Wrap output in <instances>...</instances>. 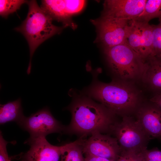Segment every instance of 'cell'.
<instances>
[{
	"mask_svg": "<svg viewBox=\"0 0 161 161\" xmlns=\"http://www.w3.org/2000/svg\"><path fill=\"white\" fill-rule=\"evenodd\" d=\"M67 109L72 114L69 125L65 126L64 132L75 134L85 137L96 132L111 129L113 123L112 114L101 104L90 98L81 97L75 99Z\"/></svg>",
	"mask_w": 161,
	"mask_h": 161,
	"instance_id": "6da1fadb",
	"label": "cell"
},
{
	"mask_svg": "<svg viewBox=\"0 0 161 161\" xmlns=\"http://www.w3.org/2000/svg\"><path fill=\"white\" fill-rule=\"evenodd\" d=\"M29 10L27 16L21 24L15 28L26 39L29 47L30 59L27 71L30 74L32 59L36 49L45 40L59 34L63 28L54 25L53 19L39 7L36 0L28 1Z\"/></svg>",
	"mask_w": 161,
	"mask_h": 161,
	"instance_id": "7a4b0ae2",
	"label": "cell"
},
{
	"mask_svg": "<svg viewBox=\"0 0 161 161\" xmlns=\"http://www.w3.org/2000/svg\"><path fill=\"white\" fill-rule=\"evenodd\" d=\"M88 93L113 114L130 111L135 108L138 102V94L134 88L120 82L108 83L96 82L89 89Z\"/></svg>",
	"mask_w": 161,
	"mask_h": 161,
	"instance_id": "3957f363",
	"label": "cell"
},
{
	"mask_svg": "<svg viewBox=\"0 0 161 161\" xmlns=\"http://www.w3.org/2000/svg\"><path fill=\"white\" fill-rule=\"evenodd\" d=\"M104 53L111 70L119 77L132 79L142 75L145 61L126 43L105 48Z\"/></svg>",
	"mask_w": 161,
	"mask_h": 161,
	"instance_id": "277c9868",
	"label": "cell"
},
{
	"mask_svg": "<svg viewBox=\"0 0 161 161\" xmlns=\"http://www.w3.org/2000/svg\"><path fill=\"white\" fill-rule=\"evenodd\" d=\"M111 130L118 142L121 154H140L147 149L150 138L137 120L124 117L121 122L114 123Z\"/></svg>",
	"mask_w": 161,
	"mask_h": 161,
	"instance_id": "5b68a950",
	"label": "cell"
},
{
	"mask_svg": "<svg viewBox=\"0 0 161 161\" xmlns=\"http://www.w3.org/2000/svg\"><path fill=\"white\" fill-rule=\"evenodd\" d=\"M145 61L155 56L152 25L135 19L129 21L126 43Z\"/></svg>",
	"mask_w": 161,
	"mask_h": 161,
	"instance_id": "8992f818",
	"label": "cell"
},
{
	"mask_svg": "<svg viewBox=\"0 0 161 161\" xmlns=\"http://www.w3.org/2000/svg\"><path fill=\"white\" fill-rule=\"evenodd\" d=\"M129 21L103 15L92 20L97 31L96 42H100L105 48L125 43Z\"/></svg>",
	"mask_w": 161,
	"mask_h": 161,
	"instance_id": "52a82bcc",
	"label": "cell"
},
{
	"mask_svg": "<svg viewBox=\"0 0 161 161\" xmlns=\"http://www.w3.org/2000/svg\"><path fill=\"white\" fill-rule=\"evenodd\" d=\"M30 134V138L46 136L53 133L64 132L65 126L62 125L52 115L47 107L39 110L30 116H25L18 123Z\"/></svg>",
	"mask_w": 161,
	"mask_h": 161,
	"instance_id": "ba28073f",
	"label": "cell"
},
{
	"mask_svg": "<svg viewBox=\"0 0 161 161\" xmlns=\"http://www.w3.org/2000/svg\"><path fill=\"white\" fill-rule=\"evenodd\" d=\"M83 137L82 145L83 154L116 161L121 154L117 139L107 135L96 132L87 139Z\"/></svg>",
	"mask_w": 161,
	"mask_h": 161,
	"instance_id": "9c48e42d",
	"label": "cell"
},
{
	"mask_svg": "<svg viewBox=\"0 0 161 161\" xmlns=\"http://www.w3.org/2000/svg\"><path fill=\"white\" fill-rule=\"evenodd\" d=\"M25 143L30 148L22 155L21 161H58L61 155L62 145L50 144L46 137L29 138Z\"/></svg>",
	"mask_w": 161,
	"mask_h": 161,
	"instance_id": "30bf717a",
	"label": "cell"
},
{
	"mask_svg": "<svg viewBox=\"0 0 161 161\" xmlns=\"http://www.w3.org/2000/svg\"><path fill=\"white\" fill-rule=\"evenodd\" d=\"M147 0H107L102 15L130 20L143 12Z\"/></svg>",
	"mask_w": 161,
	"mask_h": 161,
	"instance_id": "8fae6325",
	"label": "cell"
},
{
	"mask_svg": "<svg viewBox=\"0 0 161 161\" xmlns=\"http://www.w3.org/2000/svg\"><path fill=\"white\" fill-rule=\"evenodd\" d=\"M141 109L137 120L151 138L161 137V110L154 104Z\"/></svg>",
	"mask_w": 161,
	"mask_h": 161,
	"instance_id": "7c38bea8",
	"label": "cell"
},
{
	"mask_svg": "<svg viewBox=\"0 0 161 161\" xmlns=\"http://www.w3.org/2000/svg\"><path fill=\"white\" fill-rule=\"evenodd\" d=\"M41 2V8L53 20L61 22L64 27L76 28V25L66 13L65 0H43Z\"/></svg>",
	"mask_w": 161,
	"mask_h": 161,
	"instance_id": "4fadbf2b",
	"label": "cell"
},
{
	"mask_svg": "<svg viewBox=\"0 0 161 161\" xmlns=\"http://www.w3.org/2000/svg\"><path fill=\"white\" fill-rule=\"evenodd\" d=\"M145 63L143 78L157 93L161 92V56L151 57Z\"/></svg>",
	"mask_w": 161,
	"mask_h": 161,
	"instance_id": "5bb4252c",
	"label": "cell"
},
{
	"mask_svg": "<svg viewBox=\"0 0 161 161\" xmlns=\"http://www.w3.org/2000/svg\"><path fill=\"white\" fill-rule=\"evenodd\" d=\"M21 100L19 98L13 101L0 105V124L3 125L12 122L17 124L24 117L21 106Z\"/></svg>",
	"mask_w": 161,
	"mask_h": 161,
	"instance_id": "9a60e30c",
	"label": "cell"
},
{
	"mask_svg": "<svg viewBox=\"0 0 161 161\" xmlns=\"http://www.w3.org/2000/svg\"><path fill=\"white\" fill-rule=\"evenodd\" d=\"M82 137L62 145L61 161H85L82 145Z\"/></svg>",
	"mask_w": 161,
	"mask_h": 161,
	"instance_id": "2e32d148",
	"label": "cell"
},
{
	"mask_svg": "<svg viewBox=\"0 0 161 161\" xmlns=\"http://www.w3.org/2000/svg\"><path fill=\"white\" fill-rule=\"evenodd\" d=\"M154 18H161V0H147L142 13L134 19L148 23Z\"/></svg>",
	"mask_w": 161,
	"mask_h": 161,
	"instance_id": "e0dca14e",
	"label": "cell"
},
{
	"mask_svg": "<svg viewBox=\"0 0 161 161\" xmlns=\"http://www.w3.org/2000/svg\"><path fill=\"white\" fill-rule=\"evenodd\" d=\"M28 2V1L24 0H0V16L7 18L10 14L19 9L23 4Z\"/></svg>",
	"mask_w": 161,
	"mask_h": 161,
	"instance_id": "ac0fdd59",
	"label": "cell"
},
{
	"mask_svg": "<svg viewBox=\"0 0 161 161\" xmlns=\"http://www.w3.org/2000/svg\"><path fill=\"white\" fill-rule=\"evenodd\" d=\"M159 23L152 25L153 49L155 56H161V18Z\"/></svg>",
	"mask_w": 161,
	"mask_h": 161,
	"instance_id": "d6986e66",
	"label": "cell"
},
{
	"mask_svg": "<svg viewBox=\"0 0 161 161\" xmlns=\"http://www.w3.org/2000/svg\"><path fill=\"white\" fill-rule=\"evenodd\" d=\"M66 12L71 17L74 14L80 11L83 8L86 1L84 0H65Z\"/></svg>",
	"mask_w": 161,
	"mask_h": 161,
	"instance_id": "ffe728a7",
	"label": "cell"
},
{
	"mask_svg": "<svg viewBox=\"0 0 161 161\" xmlns=\"http://www.w3.org/2000/svg\"><path fill=\"white\" fill-rule=\"evenodd\" d=\"M144 161H161V151L157 148L147 149L141 153Z\"/></svg>",
	"mask_w": 161,
	"mask_h": 161,
	"instance_id": "44dd1931",
	"label": "cell"
},
{
	"mask_svg": "<svg viewBox=\"0 0 161 161\" xmlns=\"http://www.w3.org/2000/svg\"><path fill=\"white\" fill-rule=\"evenodd\" d=\"M8 142L4 138L0 131V161H11L9 157L7 149V145Z\"/></svg>",
	"mask_w": 161,
	"mask_h": 161,
	"instance_id": "7402d4cb",
	"label": "cell"
},
{
	"mask_svg": "<svg viewBox=\"0 0 161 161\" xmlns=\"http://www.w3.org/2000/svg\"><path fill=\"white\" fill-rule=\"evenodd\" d=\"M150 100L161 110V92L156 93L150 99Z\"/></svg>",
	"mask_w": 161,
	"mask_h": 161,
	"instance_id": "603a6c76",
	"label": "cell"
},
{
	"mask_svg": "<svg viewBox=\"0 0 161 161\" xmlns=\"http://www.w3.org/2000/svg\"><path fill=\"white\" fill-rule=\"evenodd\" d=\"M126 154L128 158L129 161H144L141 154H135L129 153H123Z\"/></svg>",
	"mask_w": 161,
	"mask_h": 161,
	"instance_id": "cb8c5ba5",
	"label": "cell"
},
{
	"mask_svg": "<svg viewBox=\"0 0 161 161\" xmlns=\"http://www.w3.org/2000/svg\"><path fill=\"white\" fill-rule=\"evenodd\" d=\"M85 161H112L109 159L85 155Z\"/></svg>",
	"mask_w": 161,
	"mask_h": 161,
	"instance_id": "d4e9b609",
	"label": "cell"
},
{
	"mask_svg": "<svg viewBox=\"0 0 161 161\" xmlns=\"http://www.w3.org/2000/svg\"><path fill=\"white\" fill-rule=\"evenodd\" d=\"M116 161H129L127 155L124 154H121Z\"/></svg>",
	"mask_w": 161,
	"mask_h": 161,
	"instance_id": "484cf974",
	"label": "cell"
},
{
	"mask_svg": "<svg viewBox=\"0 0 161 161\" xmlns=\"http://www.w3.org/2000/svg\"><path fill=\"white\" fill-rule=\"evenodd\" d=\"M160 138L161 139V137Z\"/></svg>",
	"mask_w": 161,
	"mask_h": 161,
	"instance_id": "4316f807",
	"label": "cell"
},
{
	"mask_svg": "<svg viewBox=\"0 0 161 161\" xmlns=\"http://www.w3.org/2000/svg\"><path fill=\"white\" fill-rule=\"evenodd\" d=\"M60 161H61V160Z\"/></svg>",
	"mask_w": 161,
	"mask_h": 161,
	"instance_id": "83f0119b",
	"label": "cell"
}]
</instances>
